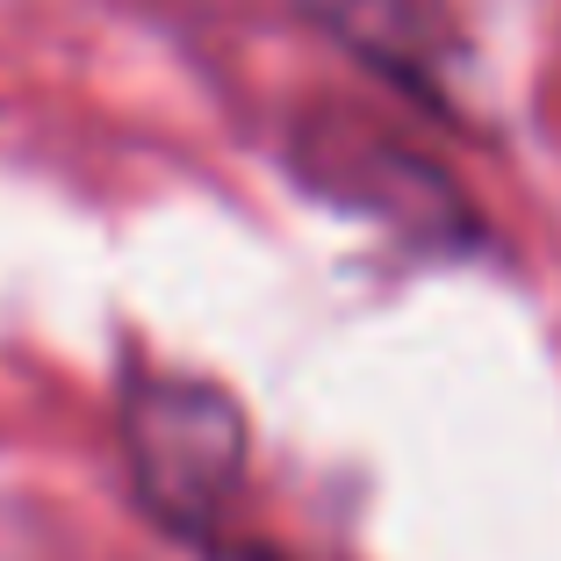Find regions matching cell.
I'll list each match as a JSON object with an SVG mask.
<instances>
[{"label":"cell","mask_w":561,"mask_h":561,"mask_svg":"<svg viewBox=\"0 0 561 561\" xmlns=\"http://www.w3.org/2000/svg\"><path fill=\"white\" fill-rule=\"evenodd\" d=\"M310 181H324L339 202H360V209L389 216V224H403V231L432 238V245H439L446 231H461V224H468V209L454 202V187H446L439 173H425V159H411L403 145L367 137V130L317 137Z\"/></svg>","instance_id":"obj_2"},{"label":"cell","mask_w":561,"mask_h":561,"mask_svg":"<svg viewBox=\"0 0 561 561\" xmlns=\"http://www.w3.org/2000/svg\"><path fill=\"white\" fill-rule=\"evenodd\" d=\"M123 454L145 512L202 540L245 490V411L202 375H137L123 397Z\"/></svg>","instance_id":"obj_1"}]
</instances>
